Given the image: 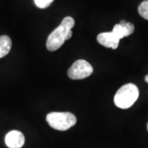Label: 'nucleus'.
Instances as JSON below:
<instances>
[{"instance_id": "obj_1", "label": "nucleus", "mask_w": 148, "mask_h": 148, "mask_svg": "<svg viewBox=\"0 0 148 148\" xmlns=\"http://www.w3.org/2000/svg\"><path fill=\"white\" fill-rule=\"evenodd\" d=\"M75 25L74 19L71 16H66L61 24L50 33L46 41V48L49 51H56L61 47L66 40L73 36L72 28Z\"/></svg>"}, {"instance_id": "obj_2", "label": "nucleus", "mask_w": 148, "mask_h": 148, "mask_svg": "<svg viewBox=\"0 0 148 148\" xmlns=\"http://www.w3.org/2000/svg\"><path fill=\"white\" fill-rule=\"evenodd\" d=\"M139 96L138 86L132 83H127L121 86L114 95V101L117 107L126 110L137 101Z\"/></svg>"}, {"instance_id": "obj_3", "label": "nucleus", "mask_w": 148, "mask_h": 148, "mask_svg": "<svg viewBox=\"0 0 148 148\" xmlns=\"http://www.w3.org/2000/svg\"><path fill=\"white\" fill-rule=\"evenodd\" d=\"M49 125L58 131H66L73 127L77 123V118L69 112H51L46 116Z\"/></svg>"}, {"instance_id": "obj_4", "label": "nucleus", "mask_w": 148, "mask_h": 148, "mask_svg": "<svg viewBox=\"0 0 148 148\" xmlns=\"http://www.w3.org/2000/svg\"><path fill=\"white\" fill-rule=\"evenodd\" d=\"M93 73V68L87 61L78 59L75 61L68 71L69 77L73 80L85 79Z\"/></svg>"}, {"instance_id": "obj_5", "label": "nucleus", "mask_w": 148, "mask_h": 148, "mask_svg": "<svg viewBox=\"0 0 148 148\" xmlns=\"http://www.w3.org/2000/svg\"><path fill=\"white\" fill-rule=\"evenodd\" d=\"M120 40L121 39L113 31L110 32H102L97 36V41L99 44L105 47L110 48L113 49H116L119 47Z\"/></svg>"}, {"instance_id": "obj_6", "label": "nucleus", "mask_w": 148, "mask_h": 148, "mask_svg": "<svg viewBox=\"0 0 148 148\" xmlns=\"http://www.w3.org/2000/svg\"><path fill=\"white\" fill-rule=\"evenodd\" d=\"M5 143L9 148H21L25 143V137L20 131L12 130L6 135Z\"/></svg>"}, {"instance_id": "obj_7", "label": "nucleus", "mask_w": 148, "mask_h": 148, "mask_svg": "<svg viewBox=\"0 0 148 148\" xmlns=\"http://www.w3.org/2000/svg\"><path fill=\"white\" fill-rule=\"evenodd\" d=\"M134 29L135 28H134V26L132 23L122 20L119 24L114 25L112 31L114 32L120 39H123V37H127L132 35L134 32Z\"/></svg>"}, {"instance_id": "obj_8", "label": "nucleus", "mask_w": 148, "mask_h": 148, "mask_svg": "<svg viewBox=\"0 0 148 148\" xmlns=\"http://www.w3.org/2000/svg\"><path fill=\"white\" fill-rule=\"evenodd\" d=\"M12 49V40L8 36H0V58L5 57Z\"/></svg>"}, {"instance_id": "obj_9", "label": "nucleus", "mask_w": 148, "mask_h": 148, "mask_svg": "<svg viewBox=\"0 0 148 148\" xmlns=\"http://www.w3.org/2000/svg\"><path fill=\"white\" fill-rule=\"evenodd\" d=\"M138 12L144 19L148 20V0H145L138 7Z\"/></svg>"}, {"instance_id": "obj_10", "label": "nucleus", "mask_w": 148, "mask_h": 148, "mask_svg": "<svg viewBox=\"0 0 148 148\" xmlns=\"http://www.w3.org/2000/svg\"><path fill=\"white\" fill-rule=\"evenodd\" d=\"M53 0H35L36 5L40 8H46L53 3Z\"/></svg>"}, {"instance_id": "obj_11", "label": "nucleus", "mask_w": 148, "mask_h": 148, "mask_svg": "<svg viewBox=\"0 0 148 148\" xmlns=\"http://www.w3.org/2000/svg\"><path fill=\"white\" fill-rule=\"evenodd\" d=\"M145 81H146V82H147L148 83V74L145 77Z\"/></svg>"}, {"instance_id": "obj_12", "label": "nucleus", "mask_w": 148, "mask_h": 148, "mask_svg": "<svg viewBox=\"0 0 148 148\" xmlns=\"http://www.w3.org/2000/svg\"><path fill=\"white\" fill-rule=\"evenodd\" d=\"M147 131H148V123H147Z\"/></svg>"}]
</instances>
